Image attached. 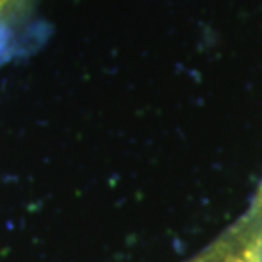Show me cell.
Masks as SVG:
<instances>
[{"label":"cell","instance_id":"cell-3","mask_svg":"<svg viewBox=\"0 0 262 262\" xmlns=\"http://www.w3.org/2000/svg\"><path fill=\"white\" fill-rule=\"evenodd\" d=\"M5 58H7V56H4V53H0V63H2Z\"/></svg>","mask_w":262,"mask_h":262},{"label":"cell","instance_id":"cell-4","mask_svg":"<svg viewBox=\"0 0 262 262\" xmlns=\"http://www.w3.org/2000/svg\"><path fill=\"white\" fill-rule=\"evenodd\" d=\"M260 186H262V184H260Z\"/></svg>","mask_w":262,"mask_h":262},{"label":"cell","instance_id":"cell-2","mask_svg":"<svg viewBox=\"0 0 262 262\" xmlns=\"http://www.w3.org/2000/svg\"><path fill=\"white\" fill-rule=\"evenodd\" d=\"M38 0H0V51L9 56L15 51V45L24 43L20 31L29 26Z\"/></svg>","mask_w":262,"mask_h":262},{"label":"cell","instance_id":"cell-1","mask_svg":"<svg viewBox=\"0 0 262 262\" xmlns=\"http://www.w3.org/2000/svg\"><path fill=\"white\" fill-rule=\"evenodd\" d=\"M189 262H262V196L222 237Z\"/></svg>","mask_w":262,"mask_h":262}]
</instances>
